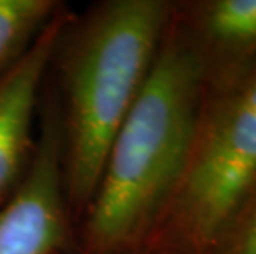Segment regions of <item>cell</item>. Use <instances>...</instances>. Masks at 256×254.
<instances>
[{
  "label": "cell",
  "mask_w": 256,
  "mask_h": 254,
  "mask_svg": "<svg viewBox=\"0 0 256 254\" xmlns=\"http://www.w3.org/2000/svg\"><path fill=\"white\" fill-rule=\"evenodd\" d=\"M204 91L205 64L172 12L146 83L76 225V248L92 254L142 248L180 178Z\"/></svg>",
  "instance_id": "1"
},
{
  "label": "cell",
  "mask_w": 256,
  "mask_h": 254,
  "mask_svg": "<svg viewBox=\"0 0 256 254\" xmlns=\"http://www.w3.org/2000/svg\"><path fill=\"white\" fill-rule=\"evenodd\" d=\"M172 15L166 0H101L72 13L53 53L64 193L74 225L147 79Z\"/></svg>",
  "instance_id": "2"
},
{
  "label": "cell",
  "mask_w": 256,
  "mask_h": 254,
  "mask_svg": "<svg viewBox=\"0 0 256 254\" xmlns=\"http://www.w3.org/2000/svg\"><path fill=\"white\" fill-rule=\"evenodd\" d=\"M256 188V58L205 76L184 170L140 250L205 254Z\"/></svg>",
  "instance_id": "3"
},
{
  "label": "cell",
  "mask_w": 256,
  "mask_h": 254,
  "mask_svg": "<svg viewBox=\"0 0 256 254\" xmlns=\"http://www.w3.org/2000/svg\"><path fill=\"white\" fill-rule=\"evenodd\" d=\"M74 246L76 225L63 182L58 99L46 81L34 157L17 188L0 205V254H62Z\"/></svg>",
  "instance_id": "4"
},
{
  "label": "cell",
  "mask_w": 256,
  "mask_h": 254,
  "mask_svg": "<svg viewBox=\"0 0 256 254\" xmlns=\"http://www.w3.org/2000/svg\"><path fill=\"white\" fill-rule=\"evenodd\" d=\"M72 13L63 3L24 55L0 73V205L17 188L34 157L43 89Z\"/></svg>",
  "instance_id": "5"
},
{
  "label": "cell",
  "mask_w": 256,
  "mask_h": 254,
  "mask_svg": "<svg viewBox=\"0 0 256 254\" xmlns=\"http://www.w3.org/2000/svg\"><path fill=\"white\" fill-rule=\"evenodd\" d=\"M172 12L198 51L205 76L246 66L256 58V0H195Z\"/></svg>",
  "instance_id": "6"
},
{
  "label": "cell",
  "mask_w": 256,
  "mask_h": 254,
  "mask_svg": "<svg viewBox=\"0 0 256 254\" xmlns=\"http://www.w3.org/2000/svg\"><path fill=\"white\" fill-rule=\"evenodd\" d=\"M62 7L56 0H0V73L24 55Z\"/></svg>",
  "instance_id": "7"
},
{
  "label": "cell",
  "mask_w": 256,
  "mask_h": 254,
  "mask_svg": "<svg viewBox=\"0 0 256 254\" xmlns=\"http://www.w3.org/2000/svg\"><path fill=\"white\" fill-rule=\"evenodd\" d=\"M205 254H256V188L230 216Z\"/></svg>",
  "instance_id": "8"
},
{
  "label": "cell",
  "mask_w": 256,
  "mask_h": 254,
  "mask_svg": "<svg viewBox=\"0 0 256 254\" xmlns=\"http://www.w3.org/2000/svg\"><path fill=\"white\" fill-rule=\"evenodd\" d=\"M62 254H92V253H86L81 251L80 248H72L70 251H64ZM122 254H168V253H156V251H144V250H138V251H129V253H122Z\"/></svg>",
  "instance_id": "9"
}]
</instances>
